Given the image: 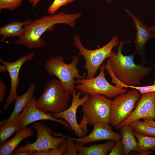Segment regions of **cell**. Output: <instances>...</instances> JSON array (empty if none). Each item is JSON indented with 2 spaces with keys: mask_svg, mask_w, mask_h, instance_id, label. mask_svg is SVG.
I'll list each match as a JSON object with an SVG mask.
<instances>
[{
  "mask_svg": "<svg viewBox=\"0 0 155 155\" xmlns=\"http://www.w3.org/2000/svg\"><path fill=\"white\" fill-rule=\"evenodd\" d=\"M76 0H54L47 9L48 13L53 14L62 6L71 3Z\"/></svg>",
  "mask_w": 155,
  "mask_h": 155,
  "instance_id": "4316f807",
  "label": "cell"
},
{
  "mask_svg": "<svg viewBox=\"0 0 155 155\" xmlns=\"http://www.w3.org/2000/svg\"><path fill=\"white\" fill-rule=\"evenodd\" d=\"M82 15L79 13L68 14L62 11L32 21L24 26L23 33L18 37L15 44L24 45L28 49L42 48L45 46V42L41 36L45 32L53 29L55 25L59 24L75 27V21Z\"/></svg>",
  "mask_w": 155,
  "mask_h": 155,
  "instance_id": "6da1fadb",
  "label": "cell"
},
{
  "mask_svg": "<svg viewBox=\"0 0 155 155\" xmlns=\"http://www.w3.org/2000/svg\"><path fill=\"white\" fill-rule=\"evenodd\" d=\"M115 142L110 140L101 144L84 146L83 145L76 144V147L78 154L79 155H105L111 150Z\"/></svg>",
  "mask_w": 155,
  "mask_h": 155,
  "instance_id": "d6986e66",
  "label": "cell"
},
{
  "mask_svg": "<svg viewBox=\"0 0 155 155\" xmlns=\"http://www.w3.org/2000/svg\"><path fill=\"white\" fill-rule=\"evenodd\" d=\"M36 99L33 96L24 108L17 119L22 129L29 124L41 120H49L59 123L70 130V126L65 121L55 118L51 114L45 113L37 108L35 105Z\"/></svg>",
  "mask_w": 155,
  "mask_h": 155,
  "instance_id": "7c38bea8",
  "label": "cell"
},
{
  "mask_svg": "<svg viewBox=\"0 0 155 155\" xmlns=\"http://www.w3.org/2000/svg\"><path fill=\"white\" fill-rule=\"evenodd\" d=\"M36 90L35 84L32 83L27 90L22 95L18 96L15 100L13 110L9 118L3 123H8L17 121L21 112L33 96Z\"/></svg>",
  "mask_w": 155,
  "mask_h": 155,
  "instance_id": "2e32d148",
  "label": "cell"
},
{
  "mask_svg": "<svg viewBox=\"0 0 155 155\" xmlns=\"http://www.w3.org/2000/svg\"><path fill=\"white\" fill-rule=\"evenodd\" d=\"M30 3H32V6L33 8L41 0H27Z\"/></svg>",
  "mask_w": 155,
  "mask_h": 155,
  "instance_id": "1f68e13d",
  "label": "cell"
},
{
  "mask_svg": "<svg viewBox=\"0 0 155 155\" xmlns=\"http://www.w3.org/2000/svg\"><path fill=\"white\" fill-rule=\"evenodd\" d=\"M130 41L121 40L117 52L112 51L108 59L113 73L121 82L128 85H141V81L150 73L152 67H146L134 62V53L124 55L122 53L123 46Z\"/></svg>",
  "mask_w": 155,
  "mask_h": 155,
  "instance_id": "7a4b0ae2",
  "label": "cell"
},
{
  "mask_svg": "<svg viewBox=\"0 0 155 155\" xmlns=\"http://www.w3.org/2000/svg\"><path fill=\"white\" fill-rule=\"evenodd\" d=\"M70 95L59 80L53 79L46 84L42 94L36 99L35 105L45 113H59L69 107Z\"/></svg>",
  "mask_w": 155,
  "mask_h": 155,
  "instance_id": "277c9868",
  "label": "cell"
},
{
  "mask_svg": "<svg viewBox=\"0 0 155 155\" xmlns=\"http://www.w3.org/2000/svg\"><path fill=\"white\" fill-rule=\"evenodd\" d=\"M138 141V152L148 150H155V137L144 135L134 132Z\"/></svg>",
  "mask_w": 155,
  "mask_h": 155,
  "instance_id": "cb8c5ba5",
  "label": "cell"
},
{
  "mask_svg": "<svg viewBox=\"0 0 155 155\" xmlns=\"http://www.w3.org/2000/svg\"><path fill=\"white\" fill-rule=\"evenodd\" d=\"M140 95L133 89L116 96L112 102L110 124L117 127L127 119L133 111Z\"/></svg>",
  "mask_w": 155,
  "mask_h": 155,
  "instance_id": "ba28073f",
  "label": "cell"
},
{
  "mask_svg": "<svg viewBox=\"0 0 155 155\" xmlns=\"http://www.w3.org/2000/svg\"><path fill=\"white\" fill-rule=\"evenodd\" d=\"M152 153V151L150 150H148L144 151L140 153L142 154V155H148Z\"/></svg>",
  "mask_w": 155,
  "mask_h": 155,
  "instance_id": "d6a6232c",
  "label": "cell"
},
{
  "mask_svg": "<svg viewBox=\"0 0 155 155\" xmlns=\"http://www.w3.org/2000/svg\"><path fill=\"white\" fill-rule=\"evenodd\" d=\"M6 92V87L4 82L2 80L0 81V102L3 100Z\"/></svg>",
  "mask_w": 155,
  "mask_h": 155,
  "instance_id": "f1b7e54d",
  "label": "cell"
},
{
  "mask_svg": "<svg viewBox=\"0 0 155 155\" xmlns=\"http://www.w3.org/2000/svg\"><path fill=\"white\" fill-rule=\"evenodd\" d=\"M112 100L102 95L90 96L82 106L84 117L88 124H110Z\"/></svg>",
  "mask_w": 155,
  "mask_h": 155,
  "instance_id": "52a82bcc",
  "label": "cell"
},
{
  "mask_svg": "<svg viewBox=\"0 0 155 155\" xmlns=\"http://www.w3.org/2000/svg\"><path fill=\"white\" fill-rule=\"evenodd\" d=\"M129 124L134 132L145 136L155 137V128L144 121L138 119Z\"/></svg>",
  "mask_w": 155,
  "mask_h": 155,
  "instance_id": "603a6c76",
  "label": "cell"
},
{
  "mask_svg": "<svg viewBox=\"0 0 155 155\" xmlns=\"http://www.w3.org/2000/svg\"><path fill=\"white\" fill-rule=\"evenodd\" d=\"M33 127L36 131V141L21 146L18 149L27 150L32 152L41 151L58 148L66 141V138L64 137H56L53 136L52 134L53 133L52 129L40 123H35Z\"/></svg>",
  "mask_w": 155,
  "mask_h": 155,
  "instance_id": "9c48e42d",
  "label": "cell"
},
{
  "mask_svg": "<svg viewBox=\"0 0 155 155\" xmlns=\"http://www.w3.org/2000/svg\"><path fill=\"white\" fill-rule=\"evenodd\" d=\"M144 121L151 126L155 128V121L152 119H144Z\"/></svg>",
  "mask_w": 155,
  "mask_h": 155,
  "instance_id": "4dcf8cb0",
  "label": "cell"
},
{
  "mask_svg": "<svg viewBox=\"0 0 155 155\" xmlns=\"http://www.w3.org/2000/svg\"><path fill=\"white\" fill-rule=\"evenodd\" d=\"M105 69L109 74L112 79V82L115 84V86L118 88H130L137 90L140 92V94L147 92H155V80L153 81V84L150 86H135L128 85L124 84L119 81L115 77L113 73L109 61L108 60L105 65Z\"/></svg>",
  "mask_w": 155,
  "mask_h": 155,
  "instance_id": "44dd1931",
  "label": "cell"
},
{
  "mask_svg": "<svg viewBox=\"0 0 155 155\" xmlns=\"http://www.w3.org/2000/svg\"><path fill=\"white\" fill-rule=\"evenodd\" d=\"M0 129V143L1 144L12 134L22 129L20 124L17 121L1 125Z\"/></svg>",
  "mask_w": 155,
  "mask_h": 155,
  "instance_id": "7402d4cb",
  "label": "cell"
},
{
  "mask_svg": "<svg viewBox=\"0 0 155 155\" xmlns=\"http://www.w3.org/2000/svg\"></svg>",
  "mask_w": 155,
  "mask_h": 155,
  "instance_id": "d590c367",
  "label": "cell"
},
{
  "mask_svg": "<svg viewBox=\"0 0 155 155\" xmlns=\"http://www.w3.org/2000/svg\"><path fill=\"white\" fill-rule=\"evenodd\" d=\"M73 39L75 46L79 51V55L85 59L86 64L84 68L87 71L86 78L87 79L94 77L104 60L110 55L113 48L118 45L120 42L119 38L114 35L106 45L98 49L91 50L84 46L78 34L73 36Z\"/></svg>",
  "mask_w": 155,
  "mask_h": 155,
  "instance_id": "5b68a950",
  "label": "cell"
},
{
  "mask_svg": "<svg viewBox=\"0 0 155 155\" xmlns=\"http://www.w3.org/2000/svg\"><path fill=\"white\" fill-rule=\"evenodd\" d=\"M32 20H28L23 22L13 21L0 28V34L2 36L1 40L9 37L20 36L23 33L24 28L23 26L28 24Z\"/></svg>",
  "mask_w": 155,
  "mask_h": 155,
  "instance_id": "ffe728a7",
  "label": "cell"
},
{
  "mask_svg": "<svg viewBox=\"0 0 155 155\" xmlns=\"http://www.w3.org/2000/svg\"><path fill=\"white\" fill-rule=\"evenodd\" d=\"M108 3L110 4L111 3L113 0H105Z\"/></svg>",
  "mask_w": 155,
  "mask_h": 155,
  "instance_id": "e575fe53",
  "label": "cell"
},
{
  "mask_svg": "<svg viewBox=\"0 0 155 155\" xmlns=\"http://www.w3.org/2000/svg\"><path fill=\"white\" fill-rule=\"evenodd\" d=\"M81 93L79 90L77 92L75 89L71 94L72 99L71 106L65 110L54 113L53 115L55 118L65 120L69 125L71 130L74 131L79 138L86 136L87 132L82 129L78 124L76 117V112L78 108L82 106L90 96L89 95L85 94L80 98Z\"/></svg>",
  "mask_w": 155,
  "mask_h": 155,
  "instance_id": "8fae6325",
  "label": "cell"
},
{
  "mask_svg": "<svg viewBox=\"0 0 155 155\" xmlns=\"http://www.w3.org/2000/svg\"><path fill=\"white\" fill-rule=\"evenodd\" d=\"M35 52H30L22 56L18 60L13 62H9L0 58L2 65L0 66V71H7L9 74L11 82V87L9 95L7 97L3 109L6 110L18 96L17 89L20 82V71L23 64L30 60L34 57Z\"/></svg>",
  "mask_w": 155,
  "mask_h": 155,
  "instance_id": "30bf717a",
  "label": "cell"
},
{
  "mask_svg": "<svg viewBox=\"0 0 155 155\" xmlns=\"http://www.w3.org/2000/svg\"><path fill=\"white\" fill-rule=\"evenodd\" d=\"M79 62L78 57L75 56L72 57L71 63H67L63 57L58 55L48 59L45 63L44 69L49 75L56 77L65 91L71 95L75 88L74 78H85V74H80L77 68Z\"/></svg>",
  "mask_w": 155,
  "mask_h": 155,
  "instance_id": "3957f363",
  "label": "cell"
},
{
  "mask_svg": "<svg viewBox=\"0 0 155 155\" xmlns=\"http://www.w3.org/2000/svg\"><path fill=\"white\" fill-rule=\"evenodd\" d=\"M136 104L135 109L130 116L117 127L119 129L124 125L141 119H152L155 120V92L142 94Z\"/></svg>",
  "mask_w": 155,
  "mask_h": 155,
  "instance_id": "4fadbf2b",
  "label": "cell"
},
{
  "mask_svg": "<svg viewBox=\"0 0 155 155\" xmlns=\"http://www.w3.org/2000/svg\"><path fill=\"white\" fill-rule=\"evenodd\" d=\"M108 155H123L124 152L121 140L115 142V143Z\"/></svg>",
  "mask_w": 155,
  "mask_h": 155,
  "instance_id": "83f0119b",
  "label": "cell"
},
{
  "mask_svg": "<svg viewBox=\"0 0 155 155\" xmlns=\"http://www.w3.org/2000/svg\"><path fill=\"white\" fill-rule=\"evenodd\" d=\"M23 0H0V9L13 10L21 6Z\"/></svg>",
  "mask_w": 155,
  "mask_h": 155,
  "instance_id": "484cf974",
  "label": "cell"
},
{
  "mask_svg": "<svg viewBox=\"0 0 155 155\" xmlns=\"http://www.w3.org/2000/svg\"><path fill=\"white\" fill-rule=\"evenodd\" d=\"M108 124L100 123L94 124L92 131L89 135L82 137L76 138L67 136L77 144L82 145L100 140H108L116 142L121 140V135L113 131Z\"/></svg>",
  "mask_w": 155,
  "mask_h": 155,
  "instance_id": "9a60e30c",
  "label": "cell"
},
{
  "mask_svg": "<svg viewBox=\"0 0 155 155\" xmlns=\"http://www.w3.org/2000/svg\"><path fill=\"white\" fill-rule=\"evenodd\" d=\"M152 31L154 36V38L155 39V24L150 27Z\"/></svg>",
  "mask_w": 155,
  "mask_h": 155,
  "instance_id": "836d02e7",
  "label": "cell"
},
{
  "mask_svg": "<svg viewBox=\"0 0 155 155\" xmlns=\"http://www.w3.org/2000/svg\"><path fill=\"white\" fill-rule=\"evenodd\" d=\"M100 68V72L96 77L89 79H76L75 82L77 85L75 86V88L90 96L102 95L109 98L127 92L126 89L113 86L107 80L104 72L105 65L102 64Z\"/></svg>",
  "mask_w": 155,
  "mask_h": 155,
  "instance_id": "8992f818",
  "label": "cell"
},
{
  "mask_svg": "<svg viewBox=\"0 0 155 155\" xmlns=\"http://www.w3.org/2000/svg\"><path fill=\"white\" fill-rule=\"evenodd\" d=\"M119 129L122 134L121 140L124 155H127L133 150L138 152V142L135 138L134 131L129 124L122 125Z\"/></svg>",
  "mask_w": 155,
  "mask_h": 155,
  "instance_id": "ac0fdd59",
  "label": "cell"
},
{
  "mask_svg": "<svg viewBox=\"0 0 155 155\" xmlns=\"http://www.w3.org/2000/svg\"><path fill=\"white\" fill-rule=\"evenodd\" d=\"M66 147V141L60 147L55 149H51L46 150L33 152L32 155H64Z\"/></svg>",
  "mask_w": 155,
  "mask_h": 155,
  "instance_id": "d4e9b609",
  "label": "cell"
},
{
  "mask_svg": "<svg viewBox=\"0 0 155 155\" xmlns=\"http://www.w3.org/2000/svg\"><path fill=\"white\" fill-rule=\"evenodd\" d=\"M33 133L32 129L29 127H26L18 132L11 139L1 144L0 155L11 154L20 143L25 139L32 136Z\"/></svg>",
  "mask_w": 155,
  "mask_h": 155,
  "instance_id": "e0dca14e",
  "label": "cell"
},
{
  "mask_svg": "<svg viewBox=\"0 0 155 155\" xmlns=\"http://www.w3.org/2000/svg\"><path fill=\"white\" fill-rule=\"evenodd\" d=\"M124 11L132 18L135 26L136 33L134 53L140 57L142 63L144 64L146 62L145 52L146 44L150 39L154 38V35L150 27L146 26L127 9L125 8Z\"/></svg>",
  "mask_w": 155,
  "mask_h": 155,
  "instance_id": "5bb4252c",
  "label": "cell"
},
{
  "mask_svg": "<svg viewBox=\"0 0 155 155\" xmlns=\"http://www.w3.org/2000/svg\"><path fill=\"white\" fill-rule=\"evenodd\" d=\"M32 152L29 150H22L17 149L13 152L11 154L13 155H31Z\"/></svg>",
  "mask_w": 155,
  "mask_h": 155,
  "instance_id": "f546056e",
  "label": "cell"
}]
</instances>
